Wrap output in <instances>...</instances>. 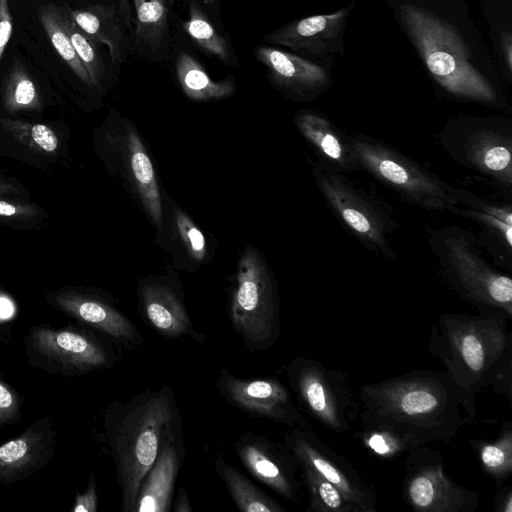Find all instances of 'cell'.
I'll use <instances>...</instances> for the list:
<instances>
[{
  "instance_id": "obj_1",
  "label": "cell",
  "mask_w": 512,
  "mask_h": 512,
  "mask_svg": "<svg viewBox=\"0 0 512 512\" xmlns=\"http://www.w3.org/2000/svg\"><path fill=\"white\" fill-rule=\"evenodd\" d=\"M428 351L445 366L473 422L481 390L490 388L512 401V334L506 317L442 313L431 326Z\"/></svg>"
},
{
  "instance_id": "obj_2",
  "label": "cell",
  "mask_w": 512,
  "mask_h": 512,
  "mask_svg": "<svg viewBox=\"0 0 512 512\" xmlns=\"http://www.w3.org/2000/svg\"><path fill=\"white\" fill-rule=\"evenodd\" d=\"M358 397L363 410L415 446L450 442L473 422L461 413L458 390L446 371L414 369L365 384Z\"/></svg>"
},
{
  "instance_id": "obj_3",
  "label": "cell",
  "mask_w": 512,
  "mask_h": 512,
  "mask_svg": "<svg viewBox=\"0 0 512 512\" xmlns=\"http://www.w3.org/2000/svg\"><path fill=\"white\" fill-rule=\"evenodd\" d=\"M182 432L173 389L162 385L126 401L112 402L104 417V437L121 489V509L133 512L141 482L162 442Z\"/></svg>"
},
{
  "instance_id": "obj_4",
  "label": "cell",
  "mask_w": 512,
  "mask_h": 512,
  "mask_svg": "<svg viewBox=\"0 0 512 512\" xmlns=\"http://www.w3.org/2000/svg\"><path fill=\"white\" fill-rule=\"evenodd\" d=\"M427 239L447 286L482 313L512 318V280L484 258L474 233L448 225L429 228Z\"/></svg>"
},
{
  "instance_id": "obj_5",
  "label": "cell",
  "mask_w": 512,
  "mask_h": 512,
  "mask_svg": "<svg viewBox=\"0 0 512 512\" xmlns=\"http://www.w3.org/2000/svg\"><path fill=\"white\" fill-rule=\"evenodd\" d=\"M401 21L433 79L450 95L496 105L498 94L469 61L468 49L455 30L434 14L413 5L400 8Z\"/></svg>"
},
{
  "instance_id": "obj_6",
  "label": "cell",
  "mask_w": 512,
  "mask_h": 512,
  "mask_svg": "<svg viewBox=\"0 0 512 512\" xmlns=\"http://www.w3.org/2000/svg\"><path fill=\"white\" fill-rule=\"evenodd\" d=\"M23 341L28 364L55 377H81L110 369L120 359L112 340L80 324L33 325Z\"/></svg>"
},
{
  "instance_id": "obj_7",
  "label": "cell",
  "mask_w": 512,
  "mask_h": 512,
  "mask_svg": "<svg viewBox=\"0 0 512 512\" xmlns=\"http://www.w3.org/2000/svg\"><path fill=\"white\" fill-rule=\"evenodd\" d=\"M350 137L362 171L407 203L431 212L456 214L455 186L382 140L363 133Z\"/></svg>"
},
{
  "instance_id": "obj_8",
  "label": "cell",
  "mask_w": 512,
  "mask_h": 512,
  "mask_svg": "<svg viewBox=\"0 0 512 512\" xmlns=\"http://www.w3.org/2000/svg\"><path fill=\"white\" fill-rule=\"evenodd\" d=\"M228 315L234 332L252 353L270 350L280 338L277 285L253 247H248L239 260Z\"/></svg>"
},
{
  "instance_id": "obj_9",
  "label": "cell",
  "mask_w": 512,
  "mask_h": 512,
  "mask_svg": "<svg viewBox=\"0 0 512 512\" xmlns=\"http://www.w3.org/2000/svg\"><path fill=\"white\" fill-rule=\"evenodd\" d=\"M439 144L459 165L504 189L512 187V124L498 117H460L439 132Z\"/></svg>"
},
{
  "instance_id": "obj_10",
  "label": "cell",
  "mask_w": 512,
  "mask_h": 512,
  "mask_svg": "<svg viewBox=\"0 0 512 512\" xmlns=\"http://www.w3.org/2000/svg\"><path fill=\"white\" fill-rule=\"evenodd\" d=\"M312 172L322 197L343 228L367 250L395 261L389 237L397 223L383 203L320 162L313 165Z\"/></svg>"
},
{
  "instance_id": "obj_11",
  "label": "cell",
  "mask_w": 512,
  "mask_h": 512,
  "mask_svg": "<svg viewBox=\"0 0 512 512\" xmlns=\"http://www.w3.org/2000/svg\"><path fill=\"white\" fill-rule=\"evenodd\" d=\"M298 405L335 433L349 432L359 416V403L349 375L342 369L297 356L282 367Z\"/></svg>"
},
{
  "instance_id": "obj_12",
  "label": "cell",
  "mask_w": 512,
  "mask_h": 512,
  "mask_svg": "<svg viewBox=\"0 0 512 512\" xmlns=\"http://www.w3.org/2000/svg\"><path fill=\"white\" fill-rule=\"evenodd\" d=\"M406 454L401 498L413 511L474 512L478 508L480 493L447 475L440 451L420 445Z\"/></svg>"
},
{
  "instance_id": "obj_13",
  "label": "cell",
  "mask_w": 512,
  "mask_h": 512,
  "mask_svg": "<svg viewBox=\"0 0 512 512\" xmlns=\"http://www.w3.org/2000/svg\"><path fill=\"white\" fill-rule=\"evenodd\" d=\"M284 444L303 462L330 481L357 512H377L378 493L347 459L323 442L306 422L290 427Z\"/></svg>"
},
{
  "instance_id": "obj_14",
  "label": "cell",
  "mask_w": 512,
  "mask_h": 512,
  "mask_svg": "<svg viewBox=\"0 0 512 512\" xmlns=\"http://www.w3.org/2000/svg\"><path fill=\"white\" fill-rule=\"evenodd\" d=\"M46 301L77 324L108 337L119 348L135 350L145 342L137 326L112 301L96 291L67 286L49 291Z\"/></svg>"
},
{
  "instance_id": "obj_15",
  "label": "cell",
  "mask_w": 512,
  "mask_h": 512,
  "mask_svg": "<svg viewBox=\"0 0 512 512\" xmlns=\"http://www.w3.org/2000/svg\"><path fill=\"white\" fill-rule=\"evenodd\" d=\"M216 387L229 405L250 417L271 420L289 428L306 422L291 393L277 377L240 378L222 368Z\"/></svg>"
},
{
  "instance_id": "obj_16",
  "label": "cell",
  "mask_w": 512,
  "mask_h": 512,
  "mask_svg": "<svg viewBox=\"0 0 512 512\" xmlns=\"http://www.w3.org/2000/svg\"><path fill=\"white\" fill-rule=\"evenodd\" d=\"M247 471L287 501L298 502L301 482L299 461L284 444L246 432L233 443Z\"/></svg>"
},
{
  "instance_id": "obj_17",
  "label": "cell",
  "mask_w": 512,
  "mask_h": 512,
  "mask_svg": "<svg viewBox=\"0 0 512 512\" xmlns=\"http://www.w3.org/2000/svg\"><path fill=\"white\" fill-rule=\"evenodd\" d=\"M57 437L52 419L44 416L1 444L0 484L25 481L46 467L55 452Z\"/></svg>"
},
{
  "instance_id": "obj_18",
  "label": "cell",
  "mask_w": 512,
  "mask_h": 512,
  "mask_svg": "<svg viewBox=\"0 0 512 512\" xmlns=\"http://www.w3.org/2000/svg\"><path fill=\"white\" fill-rule=\"evenodd\" d=\"M119 170L132 194L157 228H161L163 209L160 190L152 161L135 127L130 123L112 137Z\"/></svg>"
},
{
  "instance_id": "obj_19",
  "label": "cell",
  "mask_w": 512,
  "mask_h": 512,
  "mask_svg": "<svg viewBox=\"0 0 512 512\" xmlns=\"http://www.w3.org/2000/svg\"><path fill=\"white\" fill-rule=\"evenodd\" d=\"M139 313L146 324L167 340L188 337L203 344L205 333L194 326L183 297L171 285L148 281L138 288Z\"/></svg>"
},
{
  "instance_id": "obj_20",
  "label": "cell",
  "mask_w": 512,
  "mask_h": 512,
  "mask_svg": "<svg viewBox=\"0 0 512 512\" xmlns=\"http://www.w3.org/2000/svg\"><path fill=\"white\" fill-rule=\"evenodd\" d=\"M257 59L268 69L277 86L299 100H313L330 85L327 72L300 56L272 48L257 47Z\"/></svg>"
},
{
  "instance_id": "obj_21",
  "label": "cell",
  "mask_w": 512,
  "mask_h": 512,
  "mask_svg": "<svg viewBox=\"0 0 512 512\" xmlns=\"http://www.w3.org/2000/svg\"><path fill=\"white\" fill-rule=\"evenodd\" d=\"M185 457L182 432L168 436L145 474L133 512H170L175 483Z\"/></svg>"
},
{
  "instance_id": "obj_22",
  "label": "cell",
  "mask_w": 512,
  "mask_h": 512,
  "mask_svg": "<svg viewBox=\"0 0 512 512\" xmlns=\"http://www.w3.org/2000/svg\"><path fill=\"white\" fill-rule=\"evenodd\" d=\"M294 123L317 152L320 163L342 174L362 171L351 137L327 116L315 111H300Z\"/></svg>"
},
{
  "instance_id": "obj_23",
  "label": "cell",
  "mask_w": 512,
  "mask_h": 512,
  "mask_svg": "<svg viewBox=\"0 0 512 512\" xmlns=\"http://www.w3.org/2000/svg\"><path fill=\"white\" fill-rule=\"evenodd\" d=\"M352 7L353 4L332 14L300 19L266 35L264 40L309 54L335 50Z\"/></svg>"
},
{
  "instance_id": "obj_24",
  "label": "cell",
  "mask_w": 512,
  "mask_h": 512,
  "mask_svg": "<svg viewBox=\"0 0 512 512\" xmlns=\"http://www.w3.org/2000/svg\"><path fill=\"white\" fill-rule=\"evenodd\" d=\"M459 200L457 215L477 223L496 242L501 257L506 253L511 258L512 251V207L479 197L465 189L455 187Z\"/></svg>"
},
{
  "instance_id": "obj_25",
  "label": "cell",
  "mask_w": 512,
  "mask_h": 512,
  "mask_svg": "<svg viewBox=\"0 0 512 512\" xmlns=\"http://www.w3.org/2000/svg\"><path fill=\"white\" fill-rule=\"evenodd\" d=\"M64 9L85 33L99 44H105L109 48L114 62L123 60L125 37L114 6L97 4L78 9L65 6Z\"/></svg>"
},
{
  "instance_id": "obj_26",
  "label": "cell",
  "mask_w": 512,
  "mask_h": 512,
  "mask_svg": "<svg viewBox=\"0 0 512 512\" xmlns=\"http://www.w3.org/2000/svg\"><path fill=\"white\" fill-rule=\"evenodd\" d=\"M236 507L242 512H286V508L256 486L237 468L218 456L213 462Z\"/></svg>"
},
{
  "instance_id": "obj_27",
  "label": "cell",
  "mask_w": 512,
  "mask_h": 512,
  "mask_svg": "<svg viewBox=\"0 0 512 512\" xmlns=\"http://www.w3.org/2000/svg\"><path fill=\"white\" fill-rule=\"evenodd\" d=\"M468 444L496 487L504 485L512 473V422H503L494 439L473 438Z\"/></svg>"
},
{
  "instance_id": "obj_28",
  "label": "cell",
  "mask_w": 512,
  "mask_h": 512,
  "mask_svg": "<svg viewBox=\"0 0 512 512\" xmlns=\"http://www.w3.org/2000/svg\"><path fill=\"white\" fill-rule=\"evenodd\" d=\"M176 74L183 92L192 100L222 99L235 90L234 83L228 79L214 81L201 64L187 53L179 54Z\"/></svg>"
},
{
  "instance_id": "obj_29",
  "label": "cell",
  "mask_w": 512,
  "mask_h": 512,
  "mask_svg": "<svg viewBox=\"0 0 512 512\" xmlns=\"http://www.w3.org/2000/svg\"><path fill=\"white\" fill-rule=\"evenodd\" d=\"M361 428L356 439L373 456L382 460H393L416 447L395 429L373 418L363 410L359 414Z\"/></svg>"
},
{
  "instance_id": "obj_30",
  "label": "cell",
  "mask_w": 512,
  "mask_h": 512,
  "mask_svg": "<svg viewBox=\"0 0 512 512\" xmlns=\"http://www.w3.org/2000/svg\"><path fill=\"white\" fill-rule=\"evenodd\" d=\"M38 19L51 44L63 61L85 85L93 88L92 80L77 56L63 26L60 7L51 3L39 6Z\"/></svg>"
},
{
  "instance_id": "obj_31",
  "label": "cell",
  "mask_w": 512,
  "mask_h": 512,
  "mask_svg": "<svg viewBox=\"0 0 512 512\" xmlns=\"http://www.w3.org/2000/svg\"><path fill=\"white\" fill-rule=\"evenodd\" d=\"M3 106L10 113L39 110L43 99L23 64L14 59L2 87Z\"/></svg>"
},
{
  "instance_id": "obj_32",
  "label": "cell",
  "mask_w": 512,
  "mask_h": 512,
  "mask_svg": "<svg viewBox=\"0 0 512 512\" xmlns=\"http://www.w3.org/2000/svg\"><path fill=\"white\" fill-rule=\"evenodd\" d=\"M299 468L308 493L306 512H357L339 489L312 467L299 462Z\"/></svg>"
},
{
  "instance_id": "obj_33",
  "label": "cell",
  "mask_w": 512,
  "mask_h": 512,
  "mask_svg": "<svg viewBox=\"0 0 512 512\" xmlns=\"http://www.w3.org/2000/svg\"><path fill=\"white\" fill-rule=\"evenodd\" d=\"M136 11L135 45L138 49L156 51L167 30L164 0H134Z\"/></svg>"
},
{
  "instance_id": "obj_34",
  "label": "cell",
  "mask_w": 512,
  "mask_h": 512,
  "mask_svg": "<svg viewBox=\"0 0 512 512\" xmlns=\"http://www.w3.org/2000/svg\"><path fill=\"white\" fill-rule=\"evenodd\" d=\"M0 125L15 141L33 153L54 155L59 150L58 135L46 124L3 118Z\"/></svg>"
},
{
  "instance_id": "obj_35",
  "label": "cell",
  "mask_w": 512,
  "mask_h": 512,
  "mask_svg": "<svg viewBox=\"0 0 512 512\" xmlns=\"http://www.w3.org/2000/svg\"><path fill=\"white\" fill-rule=\"evenodd\" d=\"M184 28L202 49L227 65L235 63L227 40L216 31L205 13L194 2L189 6V19L184 23Z\"/></svg>"
},
{
  "instance_id": "obj_36",
  "label": "cell",
  "mask_w": 512,
  "mask_h": 512,
  "mask_svg": "<svg viewBox=\"0 0 512 512\" xmlns=\"http://www.w3.org/2000/svg\"><path fill=\"white\" fill-rule=\"evenodd\" d=\"M63 26L71 40L77 56L87 70L94 87H100L104 75V62L99 50V43L85 33L60 7Z\"/></svg>"
},
{
  "instance_id": "obj_37",
  "label": "cell",
  "mask_w": 512,
  "mask_h": 512,
  "mask_svg": "<svg viewBox=\"0 0 512 512\" xmlns=\"http://www.w3.org/2000/svg\"><path fill=\"white\" fill-rule=\"evenodd\" d=\"M45 216L43 208L18 197H0V223L12 227H27Z\"/></svg>"
},
{
  "instance_id": "obj_38",
  "label": "cell",
  "mask_w": 512,
  "mask_h": 512,
  "mask_svg": "<svg viewBox=\"0 0 512 512\" xmlns=\"http://www.w3.org/2000/svg\"><path fill=\"white\" fill-rule=\"evenodd\" d=\"M174 223L187 254L195 261H203L207 253L204 234L182 210L174 213Z\"/></svg>"
},
{
  "instance_id": "obj_39",
  "label": "cell",
  "mask_w": 512,
  "mask_h": 512,
  "mask_svg": "<svg viewBox=\"0 0 512 512\" xmlns=\"http://www.w3.org/2000/svg\"><path fill=\"white\" fill-rule=\"evenodd\" d=\"M22 403L20 394L0 376V427L20 420Z\"/></svg>"
},
{
  "instance_id": "obj_40",
  "label": "cell",
  "mask_w": 512,
  "mask_h": 512,
  "mask_svg": "<svg viewBox=\"0 0 512 512\" xmlns=\"http://www.w3.org/2000/svg\"><path fill=\"white\" fill-rule=\"evenodd\" d=\"M98 509V494L96 477L91 471L85 490L75 497L71 511L73 512H96Z\"/></svg>"
},
{
  "instance_id": "obj_41",
  "label": "cell",
  "mask_w": 512,
  "mask_h": 512,
  "mask_svg": "<svg viewBox=\"0 0 512 512\" xmlns=\"http://www.w3.org/2000/svg\"><path fill=\"white\" fill-rule=\"evenodd\" d=\"M13 30V20L9 0H0V62L10 41Z\"/></svg>"
},
{
  "instance_id": "obj_42",
  "label": "cell",
  "mask_w": 512,
  "mask_h": 512,
  "mask_svg": "<svg viewBox=\"0 0 512 512\" xmlns=\"http://www.w3.org/2000/svg\"><path fill=\"white\" fill-rule=\"evenodd\" d=\"M495 512H512V485H502L494 496Z\"/></svg>"
},
{
  "instance_id": "obj_43",
  "label": "cell",
  "mask_w": 512,
  "mask_h": 512,
  "mask_svg": "<svg viewBox=\"0 0 512 512\" xmlns=\"http://www.w3.org/2000/svg\"><path fill=\"white\" fill-rule=\"evenodd\" d=\"M193 509L189 500L185 487H181L172 503L171 511L173 512H191Z\"/></svg>"
},
{
  "instance_id": "obj_44",
  "label": "cell",
  "mask_w": 512,
  "mask_h": 512,
  "mask_svg": "<svg viewBox=\"0 0 512 512\" xmlns=\"http://www.w3.org/2000/svg\"><path fill=\"white\" fill-rule=\"evenodd\" d=\"M501 48L505 57L508 70L512 68V38L509 32H505L501 36Z\"/></svg>"
},
{
  "instance_id": "obj_45",
  "label": "cell",
  "mask_w": 512,
  "mask_h": 512,
  "mask_svg": "<svg viewBox=\"0 0 512 512\" xmlns=\"http://www.w3.org/2000/svg\"><path fill=\"white\" fill-rule=\"evenodd\" d=\"M21 190L7 179L0 178V197H17Z\"/></svg>"
},
{
  "instance_id": "obj_46",
  "label": "cell",
  "mask_w": 512,
  "mask_h": 512,
  "mask_svg": "<svg viewBox=\"0 0 512 512\" xmlns=\"http://www.w3.org/2000/svg\"><path fill=\"white\" fill-rule=\"evenodd\" d=\"M118 3H119V12L123 16L127 25H130L131 20H132V14H131V8H130V4H129L128 0H118Z\"/></svg>"
},
{
  "instance_id": "obj_47",
  "label": "cell",
  "mask_w": 512,
  "mask_h": 512,
  "mask_svg": "<svg viewBox=\"0 0 512 512\" xmlns=\"http://www.w3.org/2000/svg\"><path fill=\"white\" fill-rule=\"evenodd\" d=\"M204 3L206 4H211L212 2H214L215 0H202Z\"/></svg>"
}]
</instances>
